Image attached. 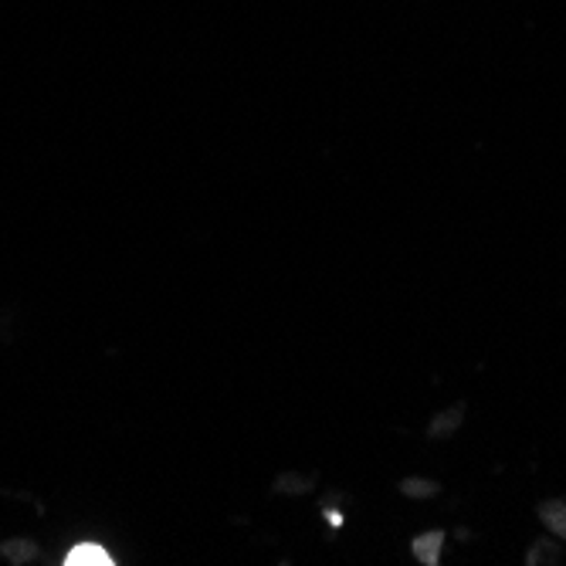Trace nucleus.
<instances>
[{"mask_svg": "<svg viewBox=\"0 0 566 566\" xmlns=\"http://www.w3.org/2000/svg\"><path fill=\"white\" fill-rule=\"evenodd\" d=\"M65 563H69V566H113L116 559L109 556V549H102V546H95V543H82V546H75V549L65 556Z\"/></svg>", "mask_w": 566, "mask_h": 566, "instance_id": "1", "label": "nucleus"}, {"mask_svg": "<svg viewBox=\"0 0 566 566\" xmlns=\"http://www.w3.org/2000/svg\"><path fill=\"white\" fill-rule=\"evenodd\" d=\"M441 533L434 530V533H424V536H418L415 539V556H418V563H424V566H434L438 559H441Z\"/></svg>", "mask_w": 566, "mask_h": 566, "instance_id": "2", "label": "nucleus"}, {"mask_svg": "<svg viewBox=\"0 0 566 566\" xmlns=\"http://www.w3.org/2000/svg\"><path fill=\"white\" fill-rule=\"evenodd\" d=\"M539 516L549 526V533H556V536L566 539V502H546V505H539Z\"/></svg>", "mask_w": 566, "mask_h": 566, "instance_id": "3", "label": "nucleus"}, {"mask_svg": "<svg viewBox=\"0 0 566 566\" xmlns=\"http://www.w3.org/2000/svg\"><path fill=\"white\" fill-rule=\"evenodd\" d=\"M458 421H461V407H454V410H448V415L434 418V424H431V434H451V431L458 428Z\"/></svg>", "mask_w": 566, "mask_h": 566, "instance_id": "4", "label": "nucleus"}, {"mask_svg": "<svg viewBox=\"0 0 566 566\" xmlns=\"http://www.w3.org/2000/svg\"><path fill=\"white\" fill-rule=\"evenodd\" d=\"M400 489H403L407 495H434V492H438V485H434V482H415V479H407Z\"/></svg>", "mask_w": 566, "mask_h": 566, "instance_id": "5", "label": "nucleus"}]
</instances>
